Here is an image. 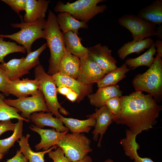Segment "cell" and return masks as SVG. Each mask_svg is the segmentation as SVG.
Here are the masks:
<instances>
[{"mask_svg": "<svg viewBox=\"0 0 162 162\" xmlns=\"http://www.w3.org/2000/svg\"><path fill=\"white\" fill-rule=\"evenodd\" d=\"M74 162H92L91 157L88 155L82 159Z\"/></svg>", "mask_w": 162, "mask_h": 162, "instance_id": "obj_44", "label": "cell"}, {"mask_svg": "<svg viewBox=\"0 0 162 162\" xmlns=\"http://www.w3.org/2000/svg\"><path fill=\"white\" fill-rule=\"evenodd\" d=\"M46 22L45 19L32 22H26L22 20L21 23L11 24L13 28H20L19 31L11 34H0V36L10 39L22 45L28 54L32 52V46L35 40L40 38L45 39L44 29Z\"/></svg>", "mask_w": 162, "mask_h": 162, "instance_id": "obj_6", "label": "cell"}, {"mask_svg": "<svg viewBox=\"0 0 162 162\" xmlns=\"http://www.w3.org/2000/svg\"><path fill=\"white\" fill-rule=\"evenodd\" d=\"M30 135L28 134L23 136L20 140H18L20 147V151L27 159L28 162H45L44 156L45 154L58 147L56 145L53 146L49 149L41 152H35L32 150L29 144V139Z\"/></svg>", "mask_w": 162, "mask_h": 162, "instance_id": "obj_22", "label": "cell"}, {"mask_svg": "<svg viewBox=\"0 0 162 162\" xmlns=\"http://www.w3.org/2000/svg\"><path fill=\"white\" fill-rule=\"evenodd\" d=\"M0 63V92H2L5 96H8L6 89L10 81L2 68Z\"/></svg>", "mask_w": 162, "mask_h": 162, "instance_id": "obj_37", "label": "cell"}, {"mask_svg": "<svg viewBox=\"0 0 162 162\" xmlns=\"http://www.w3.org/2000/svg\"><path fill=\"white\" fill-rule=\"evenodd\" d=\"M105 0H78L72 3H64L58 1L54 8L56 12H67L76 19L87 23L95 16L104 12L107 9L106 5H98Z\"/></svg>", "mask_w": 162, "mask_h": 162, "instance_id": "obj_4", "label": "cell"}, {"mask_svg": "<svg viewBox=\"0 0 162 162\" xmlns=\"http://www.w3.org/2000/svg\"><path fill=\"white\" fill-rule=\"evenodd\" d=\"M34 74L35 79L39 82V89L42 92L50 112L59 118L62 116L60 112L67 115L69 114L58 102L57 88L52 75L46 73L40 64L35 67Z\"/></svg>", "mask_w": 162, "mask_h": 162, "instance_id": "obj_5", "label": "cell"}, {"mask_svg": "<svg viewBox=\"0 0 162 162\" xmlns=\"http://www.w3.org/2000/svg\"><path fill=\"white\" fill-rule=\"evenodd\" d=\"M50 112H34L30 116V120L38 128H43L45 126L53 128L59 132L68 131V129L63 125V123L59 118H54Z\"/></svg>", "mask_w": 162, "mask_h": 162, "instance_id": "obj_16", "label": "cell"}, {"mask_svg": "<svg viewBox=\"0 0 162 162\" xmlns=\"http://www.w3.org/2000/svg\"><path fill=\"white\" fill-rule=\"evenodd\" d=\"M102 162H114L113 160L110 159H108Z\"/></svg>", "mask_w": 162, "mask_h": 162, "instance_id": "obj_45", "label": "cell"}, {"mask_svg": "<svg viewBox=\"0 0 162 162\" xmlns=\"http://www.w3.org/2000/svg\"><path fill=\"white\" fill-rule=\"evenodd\" d=\"M119 25L131 33L133 40L137 41L155 36L157 25L132 14L122 16L118 20Z\"/></svg>", "mask_w": 162, "mask_h": 162, "instance_id": "obj_8", "label": "cell"}, {"mask_svg": "<svg viewBox=\"0 0 162 162\" xmlns=\"http://www.w3.org/2000/svg\"><path fill=\"white\" fill-rule=\"evenodd\" d=\"M120 98L121 112L113 118V122L126 125L131 133L137 135L156 124L162 106L151 95L135 91Z\"/></svg>", "mask_w": 162, "mask_h": 162, "instance_id": "obj_1", "label": "cell"}, {"mask_svg": "<svg viewBox=\"0 0 162 162\" xmlns=\"http://www.w3.org/2000/svg\"><path fill=\"white\" fill-rule=\"evenodd\" d=\"M57 21L61 30L63 33L71 31L78 34L80 28H88L87 23L75 19L67 12H60L57 16Z\"/></svg>", "mask_w": 162, "mask_h": 162, "instance_id": "obj_23", "label": "cell"}, {"mask_svg": "<svg viewBox=\"0 0 162 162\" xmlns=\"http://www.w3.org/2000/svg\"><path fill=\"white\" fill-rule=\"evenodd\" d=\"M25 13L23 21L32 22L45 19L50 0H26Z\"/></svg>", "mask_w": 162, "mask_h": 162, "instance_id": "obj_15", "label": "cell"}, {"mask_svg": "<svg viewBox=\"0 0 162 162\" xmlns=\"http://www.w3.org/2000/svg\"><path fill=\"white\" fill-rule=\"evenodd\" d=\"M130 69L124 63L120 67L110 71L104 76L97 83L98 88L116 85L127 75L126 74Z\"/></svg>", "mask_w": 162, "mask_h": 162, "instance_id": "obj_25", "label": "cell"}, {"mask_svg": "<svg viewBox=\"0 0 162 162\" xmlns=\"http://www.w3.org/2000/svg\"><path fill=\"white\" fill-rule=\"evenodd\" d=\"M137 16L156 25L162 23V0H156L140 10Z\"/></svg>", "mask_w": 162, "mask_h": 162, "instance_id": "obj_20", "label": "cell"}, {"mask_svg": "<svg viewBox=\"0 0 162 162\" xmlns=\"http://www.w3.org/2000/svg\"><path fill=\"white\" fill-rule=\"evenodd\" d=\"M154 43L153 39L150 38L137 41L133 40L124 44L118 49L117 54L119 58L124 60L131 53L139 54L145 49H149Z\"/></svg>", "mask_w": 162, "mask_h": 162, "instance_id": "obj_21", "label": "cell"}, {"mask_svg": "<svg viewBox=\"0 0 162 162\" xmlns=\"http://www.w3.org/2000/svg\"><path fill=\"white\" fill-rule=\"evenodd\" d=\"M68 133L56 146L62 150L65 156L72 162L82 159L92 151L91 140L84 134Z\"/></svg>", "mask_w": 162, "mask_h": 162, "instance_id": "obj_7", "label": "cell"}, {"mask_svg": "<svg viewBox=\"0 0 162 162\" xmlns=\"http://www.w3.org/2000/svg\"><path fill=\"white\" fill-rule=\"evenodd\" d=\"M80 66V59L67 50L59 64L58 72L77 80Z\"/></svg>", "mask_w": 162, "mask_h": 162, "instance_id": "obj_18", "label": "cell"}, {"mask_svg": "<svg viewBox=\"0 0 162 162\" xmlns=\"http://www.w3.org/2000/svg\"><path fill=\"white\" fill-rule=\"evenodd\" d=\"M60 120L71 133H88L92 128L94 127L96 122L95 118L91 117L84 120L65 118L62 116Z\"/></svg>", "mask_w": 162, "mask_h": 162, "instance_id": "obj_24", "label": "cell"}, {"mask_svg": "<svg viewBox=\"0 0 162 162\" xmlns=\"http://www.w3.org/2000/svg\"><path fill=\"white\" fill-rule=\"evenodd\" d=\"M154 43L144 53L134 58L127 59L125 63L130 69H134L136 68L142 66L149 68L154 63L155 58L154 56L156 52Z\"/></svg>", "mask_w": 162, "mask_h": 162, "instance_id": "obj_26", "label": "cell"}, {"mask_svg": "<svg viewBox=\"0 0 162 162\" xmlns=\"http://www.w3.org/2000/svg\"><path fill=\"white\" fill-rule=\"evenodd\" d=\"M2 1L9 5L17 14L21 11H25L26 0H2Z\"/></svg>", "mask_w": 162, "mask_h": 162, "instance_id": "obj_35", "label": "cell"}, {"mask_svg": "<svg viewBox=\"0 0 162 162\" xmlns=\"http://www.w3.org/2000/svg\"><path fill=\"white\" fill-rule=\"evenodd\" d=\"M105 105L110 112L113 115V118L119 115L121 110L120 97H114L108 99L106 101Z\"/></svg>", "mask_w": 162, "mask_h": 162, "instance_id": "obj_33", "label": "cell"}, {"mask_svg": "<svg viewBox=\"0 0 162 162\" xmlns=\"http://www.w3.org/2000/svg\"><path fill=\"white\" fill-rule=\"evenodd\" d=\"M30 129L38 133L40 136V142L35 146L36 151L41 149L47 150L52 147L57 145L63 136L68 131L60 132L55 129H44L32 125L29 127Z\"/></svg>", "mask_w": 162, "mask_h": 162, "instance_id": "obj_14", "label": "cell"}, {"mask_svg": "<svg viewBox=\"0 0 162 162\" xmlns=\"http://www.w3.org/2000/svg\"><path fill=\"white\" fill-rule=\"evenodd\" d=\"M56 86H66L70 88L78 95L76 101L79 103L83 100L86 96L92 92V84H86L77 80L58 72L52 75Z\"/></svg>", "mask_w": 162, "mask_h": 162, "instance_id": "obj_12", "label": "cell"}, {"mask_svg": "<svg viewBox=\"0 0 162 162\" xmlns=\"http://www.w3.org/2000/svg\"><path fill=\"white\" fill-rule=\"evenodd\" d=\"M44 31L47 47L50 53L47 74L52 75L58 72L59 64L67 50L64 33L61 32L58 23L57 16L50 10Z\"/></svg>", "mask_w": 162, "mask_h": 162, "instance_id": "obj_2", "label": "cell"}, {"mask_svg": "<svg viewBox=\"0 0 162 162\" xmlns=\"http://www.w3.org/2000/svg\"><path fill=\"white\" fill-rule=\"evenodd\" d=\"M123 91L116 85L98 88L95 93L87 96L92 106L99 108L105 105L108 99L114 97H120Z\"/></svg>", "mask_w": 162, "mask_h": 162, "instance_id": "obj_17", "label": "cell"}, {"mask_svg": "<svg viewBox=\"0 0 162 162\" xmlns=\"http://www.w3.org/2000/svg\"><path fill=\"white\" fill-rule=\"evenodd\" d=\"M4 155L0 153V161L2 159Z\"/></svg>", "mask_w": 162, "mask_h": 162, "instance_id": "obj_46", "label": "cell"}, {"mask_svg": "<svg viewBox=\"0 0 162 162\" xmlns=\"http://www.w3.org/2000/svg\"><path fill=\"white\" fill-rule=\"evenodd\" d=\"M22 80L27 88L29 95L34 96L38 93L39 85L38 80L36 79L30 80L28 78H23Z\"/></svg>", "mask_w": 162, "mask_h": 162, "instance_id": "obj_36", "label": "cell"}, {"mask_svg": "<svg viewBox=\"0 0 162 162\" xmlns=\"http://www.w3.org/2000/svg\"><path fill=\"white\" fill-rule=\"evenodd\" d=\"M15 123H13L11 120L2 121L0 122V136L3 133L8 131H13Z\"/></svg>", "mask_w": 162, "mask_h": 162, "instance_id": "obj_38", "label": "cell"}, {"mask_svg": "<svg viewBox=\"0 0 162 162\" xmlns=\"http://www.w3.org/2000/svg\"><path fill=\"white\" fill-rule=\"evenodd\" d=\"M4 100L8 105L15 108L21 112L20 116L22 117L29 120L30 115L34 112H50L46 105L43 95L40 90L36 94L31 97L14 100L5 98Z\"/></svg>", "mask_w": 162, "mask_h": 162, "instance_id": "obj_9", "label": "cell"}, {"mask_svg": "<svg viewBox=\"0 0 162 162\" xmlns=\"http://www.w3.org/2000/svg\"><path fill=\"white\" fill-rule=\"evenodd\" d=\"M4 38L0 36V63H5L4 58L7 55L11 53L20 52L25 53L26 52L24 47L16 44V43L3 40Z\"/></svg>", "mask_w": 162, "mask_h": 162, "instance_id": "obj_31", "label": "cell"}, {"mask_svg": "<svg viewBox=\"0 0 162 162\" xmlns=\"http://www.w3.org/2000/svg\"><path fill=\"white\" fill-rule=\"evenodd\" d=\"M4 162H28L27 159L18 149L16 154L12 158L7 160Z\"/></svg>", "mask_w": 162, "mask_h": 162, "instance_id": "obj_39", "label": "cell"}, {"mask_svg": "<svg viewBox=\"0 0 162 162\" xmlns=\"http://www.w3.org/2000/svg\"><path fill=\"white\" fill-rule=\"evenodd\" d=\"M155 48H156V52L158 53L161 58L162 57V40L158 39L154 43Z\"/></svg>", "mask_w": 162, "mask_h": 162, "instance_id": "obj_40", "label": "cell"}, {"mask_svg": "<svg viewBox=\"0 0 162 162\" xmlns=\"http://www.w3.org/2000/svg\"><path fill=\"white\" fill-rule=\"evenodd\" d=\"M57 92L62 95L66 96L72 90L68 87L66 86H62L56 88Z\"/></svg>", "mask_w": 162, "mask_h": 162, "instance_id": "obj_41", "label": "cell"}, {"mask_svg": "<svg viewBox=\"0 0 162 162\" xmlns=\"http://www.w3.org/2000/svg\"><path fill=\"white\" fill-rule=\"evenodd\" d=\"M157 53L155 60L146 72L136 75L132 81L135 91L145 92L151 95L156 102L162 100V60Z\"/></svg>", "mask_w": 162, "mask_h": 162, "instance_id": "obj_3", "label": "cell"}, {"mask_svg": "<svg viewBox=\"0 0 162 162\" xmlns=\"http://www.w3.org/2000/svg\"><path fill=\"white\" fill-rule=\"evenodd\" d=\"M47 47L46 43L36 50L27 54L19 66V72L20 77L28 74L30 70L40 64L39 56Z\"/></svg>", "mask_w": 162, "mask_h": 162, "instance_id": "obj_27", "label": "cell"}, {"mask_svg": "<svg viewBox=\"0 0 162 162\" xmlns=\"http://www.w3.org/2000/svg\"><path fill=\"white\" fill-rule=\"evenodd\" d=\"M155 36L159 39L162 40V25L161 24L158 25L155 32Z\"/></svg>", "mask_w": 162, "mask_h": 162, "instance_id": "obj_43", "label": "cell"}, {"mask_svg": "<svg viewBox=\"0 0 162 162\" xmlns=\"http://www.w3.org/2000/svg\"><path fill=\"white\" fill-rule=\"evenodd\" d=\"M23 121L18 120L15 123L14 133L9 137L0 140V153L4 155L7 153L9 149L14 146L15 142L22 136Z\"/></svg>", "mask_w": 162, "mask_h": 162, "instance_id": "obj_28", "label": "cell"}, {"mask_svg": "<svg viewBox=\"0 0 162 162\" xmlns=\"http://www.w3.org/2000/svg\"><path fill=\"white\" fill-rule=\"evenodd\" d=\"M49 157L53 162H72L66 157L62 150L58 147L54 151H50L48 153Z\"/></svg>", "mask_w": 162, "mask_h": 162, "instance_id": "obj_34", "label": "cell"}, {"mask_svg": "<svg viewBox=\"0 0 162 162\" xmlns=\"http://www.w3.org/2000/svg\"><path fill=\"white\" fill-rule=\"evenodd\" d=\"M5 98L4 94L2 93H0V121H4L16 118L28 123L31 121L20 115L18 113L20 112L19 110L6 104L4 100Z\"/></svg>", "mask_w": 162, "mask_h": 162, "instance_id": "obj_29", "label": "cell"}, {"mask_svg": "<svg viewBox=\"0 0 162 162\" xmlns=\"http://www.w3.org/2000/svg\"><path fill=\"white\" fill-rule=\"evenodd\" d=\"M67 98L70 101L74 102L76 100L78 95L73 91L70 92L66 96Z\"/></svg>", "mask_w": 162, "mask_h": 162, "instance_id": "obj_42", "label": "cell"}, {"mask_svg": "<svg viewBox=\"0 0 162 162\" xmlns=\"http://www.w3.org/2000/svg\"><path fill=\"white\" fill-rule=\"evenodd\" d=\"M24 58L23 57L20 58H14L7 63L1 64L2 68L10 81L20 79L19 67Z\"/></svg>", "mask_w": 162, "mask_h": 162, "instance_id": "obj_30", "label": "cell"}, {"mask_svg": "<svg viewBox=\"0 0 162 162\" xmlns=\"http://www.w3.org/2000/svg\"><path fill=\"white\" fill-rule=\"evenodd\" d=\"M87 117L94 118L96 119L95 128L92 132L93 139L94 141H97L100 134V138L97 146L98 147H101V141L104 135L108 126L113 122L114 116L105 105L99 109L96 108L95 112L87 115Z\"/></svg>", "mask_w": 162, "mask_h": 162, "instance_id": "obj_11", "label": "cell"}, {"mask_svg": "<svg viewBox=\"0 0 162 162\" xmlns=\"http://www.w3.org/2000/svg\"><path fill=\"white\" fill-rule=\"evenodd\" d=\"M77 80L86 84L97 83L105 75L101 68L88 57L80 59Z\"/></svg>", "mask_w": 162, "mask_h": 162, "instance_id": "obj_13", "label": "cell"}, {"mask_svg": "<svg viewBox=\"0 0 162 162\" xmlns=\"http://www.w3.org/2000/svg\"><path fill=\"white\" fill-rule=\"evenodd\" d=\"M8 96L12 94L18 98L27 97L29 95L27 88L22 80L10 81L6 89Z\"/></svg>", "mask_w": 162, "mask_h": 162, "instance_id": "obj_32", "label": "cell"}, {"mask_svg": "<svg viewBox=\"0 0 162 162\" xmlns=\"http://www.w3.org/2000/svg\"><path fill=\"white\" fill-rule=\"evenodd\" d=\"M63 38L66 50L73 55L81 59L88 57L87 47L83 46L78 35L72 32L64 33Z\"/></svg>", "mask_w": 162, "mask_h": 162, "instance_id": "obj_19", "label": "cell"}, {"mask_svg": "<svg viewBox=\"0 0 162 162\" xmlns=\"http://www.w3.org/2000/svg\"><path fill=\"white\" fill-rule=\"evenodd\" d=\"M87 48L88 57L101 68L105 74L117 68V61L107 46L98 44Z\"/></svg>", "mask_w": 162, "mask_h": 162, "instance_id": "obj_10", "label": "cell"}]
</instances>
